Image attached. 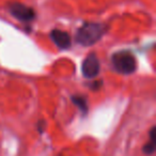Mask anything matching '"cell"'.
<instances>
[{"mask_svg":"<svg viewBox=\"0 0 156 156\" xmlns=\"http://www.w3.org/2000/svg\"><path fill=\"white\" fill-rule=\"evenodd\" d=\"M105 31V25L98 23H86L76 32V42L83 46H91L104 35Z\"/></svg>","mask_w":156,"mask_h":156,"instance_id":"obj_1","label":"cell"},{"mask_svg":"<svg viewBox=\"0 0 156 156\" xmlns=\"http://www.w3.org/2000/svg\"><path fill=\"white\" fill-rule=\"evenodd\" d=\"M111 63L118 73L125 75L134 73L137 69V60L129 50H120L115 52L111 57Z\"/></svg>","mask_w":156,"mask_h":156,"instance_id":"obj_2","label":"cell"},{"mask_svg":"<svg viewBox=\"0 0 156 156\" xmlns=\"http://www.w3.org/2000/svg\"><path fill=\"white\" fill-rule=\"evenodd\" d=\"M9 12L20 22L28 23L35 18V12L33 9L20 2H13L9 5Z\"/></svg>","mask_w":156,"mask_h":156,"instance_id":"obj_3","label":"cell"},{"mask_svg":"<svg viewBox=\"0 0 156 156\" xmlns=\"http://www.w3.org/2000/svg\"><path fill=\"white\" fill-rule=\"evenodd\" d=\"M101 65L100 61H98L96 55L90 54L87 58L83 60V65H81V72H83V75L86 78H94L98 76V72H100Z\"/></svg>","mask_w":156,"mask_h":156,"instance_id":"obj_4","label":"cell"},{"mask_svg":"<svg viewBox=\"0 0 156 156\" xmlns=\"http://www.w3.org/2000/svg\"><path fill=\"white\" fill-rule=\"evenodd\" d=\"M50 39L60 49H67L71 46V37L65 31L55 29L50 32Z\"/></svg>","mask_w":156,"mask_h":156,"instance_id":"obj_5","label":"cell"},{"mask_svg":"<svg viewBox=\"0 0 156 156\" xmlns=\"http://www.w3.org/2000/svg\"><path fill=\"white\" fill-rule=\"evenodd\" d=\"M72 101H73L74 104H75L76 106L79 108V110H80L83 115H86V113H87L88 104H87V101H86L85 98H83V96H79V95H73V96H72Z\"/></svg>","mask_w":156,"mask_h":156,"instance_id":"obj_6","label":"cell"},{"mask_svg":"<svg viewBox=\"0 0 156 156\" xmlns=\"http://www.w3.org/2000/svg\"><path fill=\"white\" fill-rule=\"evenodd\" d=\"M155 151V128H152L150 132V141L143 147V152L145 154H152Z\"/></svg>","mask_w":156,"mask_h":156,"instance_id":"obj_7","label":"cell"},{"mask_svg":"<svg viewBox=\"0 0 156 156\" xmlns=\"http://www.w3.org/2000/svg\"><path fill=\"white\" fill-rule=\"evenodd\" d=\"M103 85V83H102V81H98V83H96V81H95V83H93V86H92V88H93V89H98V87H100V86H102Z\"/></svg>","mask_w":156,"mask_h":156,"instance_id":"obj_8","label":"cell"}]
</instances>
